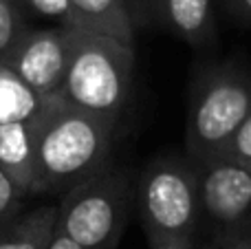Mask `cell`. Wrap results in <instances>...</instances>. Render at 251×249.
I'll use <instances>...</instances> for the list:
<instances>
[{
  "mask_svg": "<svg viewBox=\"0 0 251 249\" xmlns=\"http://www.w3.org/2000/svg\"><path fill=\"white\" fill-rule=\"evenodd\" d=\"M117 126L53 100L33 126L38 194H66L108 168Z\"/></svg>",
  "mask_w": 251,
  "mask_h": 249,
  "instance_id": "obj_1",
  "label": "cell"
},
{
  "mask_svg": "<svg viewBox=\"0 0 251 249\" xmlns=\"http://www.w3.org/2000/svg\"><path fill=\"white\" fill-rule=\"evenodd\" d=\"M134 49L110 35L73 26L60 100L84 113L119 122L132 95Z\"/></svg>",
  "mask_w": 251,
  "mask_h": 249,
  "instance_id": "obj_2",
  "label": "cell"
},
{
  "mask_svg": "<svg viewBox=\"0 0 251 249\" xmlns=\"http://www.w3.org/2000/svg\"><path fill=\"white\" fill-rule=\"evenodd\" d=\"M150 249H192L201 225V201L190 157L165 154L141 170L134 188Z\"/></svg>",
  "mask_w": 251,
  "mask_h": 249,
  "instance_id": "obj_3",
  "label": "cell"
},
{
  "mask_svg": "<svg viewBox=\"0 0 251 249\" xmlns=\"http://www.w3.org/2000/svg\"><path fill=\"white\" fill-rule=\"evenodd\" d=\"M251 113V71L236 62L207 69L192 88L185 154L192 161L223 154Z\"/></svg>",
  "mask_w": 251,
  "mask_h": 249,
  "instance_id": "obj_4",
  "label": "cell"
},
{
  "mask_svg": "<svg viewBox=\"0 0 251 249\" xmlns=\"http://www.w3.org/2000/svg\"><path fill=\"white\" fill-rule=\"evenodd\" d=\"M132 201L130 172L110 163L93 179L62 194L55 232L64 234L82 249H115Z\"/></svg>",
  "mask_w": 251,
  "mask_h": 249,
  "instance_id": "obj_5",
  "label": "cell"
},
{
  "mask_svg": "<svg viewBox=\"0 0 251 249\" xmlns=\"http://www.w3.org/2000/svg\"><path fill=\"white\" fill-rule=\"evenodd\" d=\"M192 163L201 221L214 227V238L251 229V163L229 152Z\"/></svg>",
  "mask_w": 251,
  "mask_h": 249,
  "instance_id": "obj_6",
  "label": "cell"
},
{
  "mask_svg": "<svg viewBox=\"0 0 251 249\" xmlns=\"http://www.w3.org/2000/svg\"><path fill=\"white\" fill-rule=\"evenodd\" d=\"M73 26L26 29L2 60L42 100H60L71 57Z\"/></svg>",
  "mask_w": 251,
  "mask_h": 249,
  "instance_id": "obj_7",
  "label": "cell"
},
{
  "mask_svg": "<svg viewBox=\"0 0 251 249\" xmlns=\"http://www.w3.org/2000/svg\"><path fill=\"white\" fill-rule=\"evenodd\" d=\"M141 9H148L165 31L190 47L203 49L214 42L212 0H141Z\"/></svg>",
  "mask_w": 251,
  "mask_h": 249,
  "instance_id": "obj_8",
  "label": "cell"
},
{
  "mask_svg": "<svg viewBox=\"0 0 251 249\" xmlns=\"http://www.w3.org/2000/svg\"><path fill=\"white\" fill-rule=\"evenodd\" d=\"M0 170L25 197H38L33 124H0Z\"/></svg>",
  "mask_w": 251,
  "mask_h": 249,
  "instance_id": "obj_9",
  "label": "cell"
},
{
  "mask_svg": "<svg viewBox=\"0 0 251 249\" xmlns=\"http://www.w3.org/2000/svg\"><path fill=\"white\" fill-rule=\"evenodd\" d=\"M82 29L110 35L124 44L134 42V13L128 0H69Z\"/></svg>",
  "mask_w": 251,
  "mask_h": 249,
  "instance_id": "obj_10",
  "label": "cell"
},
{
  "mask_svg": "<svg viewBox=\"0 0 251 249\" xmlns=\"http://www.w3.org/2000/svg\"><path fill=\"white\" fill-rule=\"evenodd\" d=\"M57 225V205L18 214L0 227V249H49Z\"/></svg>",
  "mask_w": 251,
  "mask_h": 249,
  "instance_id": "obj_11",
  "label": "cell"
},
{
  "mask_svg": "<svg viewBox=\"0 0 251 249\" xmlns=\"http://www.w3.org/2000/svg\"><path fill=\"white\" fill-rule=\"evenodd\" d=\"M53 100H42L0 62V124H33Z\"/></svg>",
  "mask_w": 251,
  "mask_h": 249,
  "instance_id": "obj_12",
  "label": "cell"
},
{
  "mask_svg": "<svg viewBox=\"0 0 251 249\" xmlns=\"http://www.w3.org/2000/svg\"><path fill=\"white\" fill-rule=\"evenodd\" d=\"M26 29L29 26L22 16L20 0H0V62L9 55Z\"/></svg>",
  "mask_w": 251,
  "mask_h": 249,
  "instance_id": "obj_13",
  "label": "cell"
},
{
  "mask_svg": "<svg viewBox=\"0 0 251 249\" xmlns=\"http://www.w3.org/2000/svg\"><path fill=\"white\" fill-rule=\"evenodd\" d=\"M22 199L26 197L20 192V188L9 179L7 172L0 170V227H4L18 214H22Z\"/></svg>",
  "mask_w": 251,
  "mask_h": 249,
  "instance_id": "obj_14",
  "label": "cell"
},
{
  "mask_svg": "<svg viewBox=\"0 0 251 249\" xmlns=\"http://www.w3.org/2000/svg\"><path fill=\"white\" fill-rule=\"evenodd\" d=\"M26 4L40 16L55 20L60 26H79L69 0H26Z\"/></svg>",
  "mask_w": 251,
  "mask_h": 249,
  "instance_id": "obj_15",
  "label": "cell"
},
{
  "mask_svg": "<svg viewBox=\"0 0 251 249\" xmlns=\"http://www.w3.org/2000/svg\"><path fill=\"white\" fill-rule=\"evenodd\" d=\"M229 154H234V157L243 159V161L251 163V113L249 117L245 119L243 128H240V132L236 135V139L231 141L229 150H227Z\"/></svg>",
  "mask_w": 251,
  "mask_h": 249,
  "instance_id": "obj_16",
  "label": "cell"
},
{
  "mask_svg": "<svg viewBox=\"0 0 251 249\" xmlns=\"http://www.w3.org/2000/svg\"><path fill=\"white\" fill-rule=\"evenodd\" d=\"M214 243L223 245L225 249H251V229L238 234H227V236L214 238Z\"/></svg>",
  "mask_w": 251,
  "mask_h": 249,
  "instance_id": "obj_17",
  "label": "cell"
},
{
  "mask_svg": "<svg viewBox=\"0 0 251 249\" xmlns=\"http://www.w3.org/2000/svg\"><path fill=\"white\" fill-rule=\"evenodd\" d=\"M223 4L234 18L251 25V0H223Z\"/></svg>",
  "mask_w": 251,
  "mask_h": 249,
  "instance_id": "obj_18",
  "label": "cell"
},
{
  "mask_svg": "<svg viewBox=\"0 0 251 249\" xmlns=\"http://www.w3.org/2000/svg\"><path fill=\"white\" fill-rule=\"evenodd\" d=\"M49 249H82V247H79L77 243H73L71 238H66L64 234L55 232V236H53V241H51V245H49Z\"/></svg>",
  "mask_w": 251,
  "mask_h": 249,
  "instance_id": "obj_19",
  "label": "cell"
},
{
  "mask_svg": "<svg viewBox=\"0 0 251 249\" xmlns=\"http://www.w3.org/2000/svg\"><path fill=\"white\" fill-rule=\"evenodd\" d=\"M130 2V9H132V13H134V20L139 18V9H141V0H128Z\"/></svg>",
  "mask_w": 251,
  "mask_h": 249,
  "instance_id": "obj_20",
  "label": "cell"
},
{
  "mask_svg": "<svg viewBox=\"0 0 251 249\" xmlns=\"http://www.w3.org/2000/svg\"><path fill=\"white\" fill-rule=\"evenodd\" d=\"M207 249H225V247H223V245H218V243H212V245H209Z\"/></svg>",
  "mask_w": 251,
  "mask_h": 249,
  "instance_id": "obj_21",
  "label": "cell"
}]
</instances>
